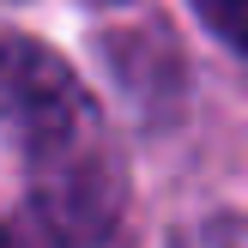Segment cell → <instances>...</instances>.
Segmentation results:
<instances>
[{
    "label": "cell",
    "instance_id": "cell-1",
    "mask_svg": "<svg viewBox=\"0 0 248 248\" xmlns=\"http://www.w3.org/2000/svg\"><path fill=\"white\" fill-rule=\"evenodd\" d=\"M0 133L55 182L43 200L61 218L97 224L91 200H85V176H97V170H85L97 109L85 85L73 79V67L31 36H0Z\"/></svg>",
    "mask_w": 248,
    "mask_h": 248
},
{
    "label": "cell",
    "instance_id": "cell-2",
    "mask_svg": "<svg viewBox=\"0 0 248 248\" xmlns=\"http://www.w3.org/2000/svg\"><path fill=\"white\" fill-rule=\"evenodd\" d=\"M200 18L212 24V36H224L230 48L248 61V0H194Z\"/></svg>",
    "mask_w": 248,
    "mask_h": 248
}]
</instances>
